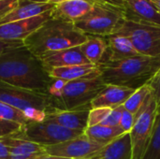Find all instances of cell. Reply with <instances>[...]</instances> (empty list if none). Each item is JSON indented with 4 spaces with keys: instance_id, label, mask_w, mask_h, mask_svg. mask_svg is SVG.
Segmentation results:
<instances>
[{
    "instance_id": "cell-1",
    "label": "cell",
    "mask_w": 160,
    "mask_h": 159,
    "mask_svg": "<svg viewBox=\"0 0 160 159\" xmlns=\"http://www.w3.org/2000/svg\"><path fill=\"white\" fill-rule=\"evenodd\" d=\"M52 81L41 60L24 45L8 49L0 54V82L47 94Z\"/></svg>"
},
{
    "instance_id": "cell-2",
    "label": "cell",
    "mask_w": 160,
    "mask_h": 159,
    "mask_svg": "<svg viewBox=\"0 0 160 159\" xmlns=\"http://www.w3.org/2000/svg\"><path fill=\"white\" fill-rule=\"evenodd\" d=\"M87 39L75 23L52 17L23 40V45L37 57L48 52L81 46Z\"/></svg>"
},
{
    "instance_id": "cell-3",
    "label": "cell",
    "mask_w": 160,
    "mask_h": 159,
    "mask_svg": "<svg viewBox=\"0 0 160 159\" xmlns=\"http://www.w3.org/2000/svg\"><path fill=\"white\" fill-rule=\"evenodd\" d=\"M100 79L105 84L138 89L147 84L160 68L159 56L136 55L98 65Z\"/></svg>"
},
{
    "instance_id": "cell-4",
    "label": "cell",
    "mask_w": 160,
    "mask_h": 159,
    "mask_svg": "<svg viewBox=\"0 0 160 159\" xmlns=\"http://www.w3.org/2000/svg\"><path fill=\"white\" fill-rule=\"evenodd\" d=\"M106 85L100 77L70 82L52 78L47 95L50 99L51 108L66 111L82 108L92 109V100Z\"/></svg>"
},
{
    "instance_id": "cell-5",
    "label": "cell",
    "mask_w": 160,
    "mask_h": 159,
    "mask_svg": "<svg viewBox=\"0 0 160 159\" xmlns=\"http://www.w3.org/2000/svg\"><path fill=\"white\" fill-rule=\"evenodd\" d=\"M125 22L121 7L96 3L91 11L75 25L85 35L108 37L115 34Z\"/></svg>"
},
{
    "instance_id": "cell-6",
    "label": "cell",
    "mask_w": 160,
    "mask_h": 159,
    "mask_svg": "<svg viewBox=\"0 0 160 159\" xmlns=\"http://www.w3.org/2000/svg\"><path fill=\"white\" fill-rule=\"evenodd\" d=\"M0 101L22 111L31 121L45 119L46 111L51 108L47 94L15 87L0 82Z\"/></svg>"
},
{
    "instance_id": "cell-7",
    "label": "cell",
    "mask_w": 160,
    "mask_h": 159,
    "mask_svg": "<svg viewBox=\"0 0 160 159\" xmlns=\"http://www.w3.org/2000/svg\"><path fill=\"white\" fill-rule=\"evenodd\" d=\"M83 133L84 131L71 130L44 119L40 122L32 121L22 126L20 130L11 136L42 146H49L76 139Z\"/></svg>"
},
{
    "instance_id": "cell-8",
    "label": "cell",
    "mask_w": 160,
    "mask_h": 159,
    "mask_svg": "<svg viewBox=\"0 0 160 159\" xmlns=\"http://www.w3.org/2000/svg\"><path fill=\"white\" fill-rule=\"evenodd\" d=\"M159 113L158 106L151 95L135 115L134 126L129 132L132 158L143 159L150 146L155 123Z\"/></svg>"
},
{
    "instance_id": "cell-9",
    "label": "cell",
    "mask_w": 160,
    "mask_h": 159,
    "mask_svg": "<svg viewBox=\"0 0 160 159\" xmlns=\"http://www.w3.org/2000/svg\"><path fill=\"white\" fill-rule=\"evenodd\" d=\"M115 34L128 37L140 55H160V26L126 21Z\"/></svg>"
},
{
    "instance_id": "cell-10",
    "label": "cell",
    "mask_w": 160,
    "mask_h": 159,
    "mask_svg": "<svg viewBox=\"0 0 160 159\" xmlns=\"http://www.w3.org/2000/svg\"><path fill=\"white\" fill-rule=\"evenodd\" d=\"M104 144L89 140L83 135L54 145L44 146L47 155L68 159H90L102 149Z\"/></svg>"
},
{
    "instance_id": "cell-11",
    "label": "cell",
    "mask_w": 160,
    "mask_h": 159,
    "mask_svg": "<svg viewBox=\"0 0 160 159\" xmlns=\"http://www.w3.org/2000/svg\"><path fill=\"white\" fill-rule=\"evenodd\" d=\"M127 22L160 26V13L151 0H125L122 5Z\"/></svg>"
},
{
    "instance_id": "cell-12",
    "label": "cell",
    "mask_w": 160,
    "mask_h": 159,
    "mask_svg": "<svg viewBox=\"0 0 160 159\" xmlns=\"http://www.w3.org/2000/svg\"><path fill=\"white\" fill-rule=\"evenodd\" d=\"M52 10L32 18L1 24L0 40L23 41L27 37H29L32 33L38 29L46 21L52 17Z\"/></svg>"
},
{
    "instance_id": "cell-13",
    "label": "cell",
    "mask_w": 160,
    "mask_h": 159,
    "mask_svg": "<svg viewBox=\"0 0 160 159\" xmlns=\"http://www.w3.org/2000/svg\"><path fill=\"white\" fill-rule=\"evenodd\" d=\"M90 110V108H82L66 111L49 108L45 112V120L53 122L63 127L71 130L84 131L87 128Z\"/></svg>"
},
{
    "instance_id": "cell-14",
    "label": "cell",
    "mask_w": 160,
    "mask_h": 159,
    "mask_svg": "<svg viewBox=\"0 0 160 159\" xmlns=\"http://www.w3.org/2000/svg\"><path fill=\"white\" fill-rule=\"evenodd\" d=\"M39 59L41 60L47 71L56 67L90 64L83 55L80 46L48 52L40 56Z\"/></svg>"
},
{
    "instance_id": "cell-15",
    "label": "cell",
    "mask_w": 160,
    "mask_h": 159,
    "mask_svg": "<svg viewBox=\"0 0 160 159\" xmlns=\"http://www.w3.org/2000/svg\"><path fill=\"white\" fill-rule=\"evenodd\" d=\"M134 91V89L125 86L107 84L106 87L92 100L91 108H109L112 110L123 106Z\"/></svg>"
},
{
    "instance_id": "cell-16",
    "label": "cell",
    "mask_w": 160,
    "mask_h": 159,
    "mask_svg": "<svg viewBox=\"0 0 160 159\" xmlns=\"http://www.w3.org/2000/svg\"><path fill=\"white\" fill-rule=\"evenodd\" d=\"M95 4L90 0H68L54 5L52 14L54 18L75 23L86 16Z\"/></svg>"
},
{
    "instance_id": "cell-17",
    "label": "cell",
    "mask_w": 160,
    "mask_h": 159,
    "mask_svg": "<svg viewBox=\"0 0 160 159\" xmlns=\"http://www.w3.org/2000/svg\"><path fill=\"white\" fill-rule=\"evenodd\" d=\"M8 147V159H40L47 155L44 146L10 136L1 139Z\"/></svg>"
},
{
    "instance_id": "cell-18",
    "label": "cell",
    "mask_w": 160,
    "mask_h": 159,
    "mask_svg": "<svg viewBox=\"0 0 160 159\" xmlns=\"http://www.w3.org/2000/svg\"><path fill=\"white\" fill-rule=\"evenodd\" d=\"M48 73L53 79H60L67 82L80 79H94L100 77V70L98 66L92 64L56 67L49 70Z\"/></svg>"
},
{
    "instance_id": "cell-19",
    "label": "cell",
    "mask_w": 160,
    "mask_h": 159,
    "mask_svg": "<svg viewBox=\"0 0 160 159\" xmlns=\"http://www.w3.org/2000/svg\"><path fill=\"white\" fill-rule=\"evenodd\" d=\"M106 38L108 41V50L101 62L117 61L140 55L128 37L119 34H113L106 37Z\"/></svg>"
},
{
    "instance_id": "cell-20",
    "label": "cell",
    "mask_w": 160,
    "mask_h": 159,
    "mask_svg": "<svg viewBox=\"0 0 160 159\" xmlns=\"http://www.w3.org/2000/svg\"><path fill=\"white\" fill-rule=\"evenodd\" d=\"M53 7L54 5L51 3H38L28 0H19L18 6L0 21V25L19 20L32 18L50 11Z\"/></svg>"
},
{
    "instance_id": "cell-21",
    "label": "cell",
    "mask_w": 160,
    "mask_h": 159,
    "mask_svg": "<svg viewBox=\"0 0 160 159\" xmlns=\"http://www.w3.org/2000/svg\"><path fill=\"white\" fill-rule=\"evenodd\" d=\"M131 141L129 133H126L110 142L90 159H131Z\"/></svg>"
},
{
    "instance_id": "cell-22",
    "label": "cell",
    "mask_w": 160,
    "mask_h": 159,
    "mask_svg": "<svg viewBox=\"0 0 160 159\" xmlns=\"http://www.w3.org/2000/svg\"><path fill=\"white\" fill-rule=\"evenodd\" d=\"M83 55L90 64L98 66L108 50L106 37L87 35V39L80 46Z\"/></svg>"
},
{
    "instance_id": "cell-23",
    "label": "cell",
    "mask_w": 160,
    "mask_h": 159,
    "mask_svg": "<svg viewBox=\"0 0 160 159\" xmlns=\"http://www.w3.org/2000/svg\"><path fill=\"white\" fill-rule=\"evenodd\" d=\"M126 134L119 127H112L103 125L89 127L84 130V135L91 141L107 145L117 138Z\"/></svg>"
},
{
    "instance_id": "cell-24",
    "label": "cell",
    "mask_w": 160,
    "mask_h": 159,
    "mask_svg": "<svg viewBox=\"0 0 160 159\" xmlns=\"http://www.w3.org/2000/svg\"><path fill=\"white\" fill-rule=\"evenodd\" d=\"M151 95V88L149 84H145L134 91V93L128 97V99L124 103L123 107L126 111L136 115L141 108L145 103L148 97Z\"/></svg>"
},
{
    "instance_id": "cell-25",
    "label": "cell",
    "mask_w": 160,
    "mask_h": 159,
    "mask_svg": "<svg viewBox=\"0 0 160 159\" xmlns=\"http://www.w3.org/2000/svg\"><path fill=\"white\" fill-rule=\"evenodd\" d=\"M0 119L14 122L21 126L32 122L22 111L2 101H0Z\"/></svg>"
},
{
    "instance_id": "cell-26",
    "label": "cell",
    "mask_w": 160,
    "mask_h": 159,
    "mask_svg": "<svg viewBox=\"0 0 160 159\" xmlns=\"http://www.w3.org/2000/svg\"><path fill=\"white\" fill-rule=\"evenodd\" d=\"M143 159H160V112L155 123L150 146Z\"/></svg>"
},
{
    "instance_id": "cell-27",
    "label": "cell",
    "mask_w": 160,
    "mask_h": 159,
    "mask_svg": "<svg viewBox=\"0 0 160 159\" xmlns=\"http://www.w3.org/2000/svg\"><path fill=\"white\" fill-rule=\"evenodd\" d=\"M112 109L109 108H94L91 109L88 115V123L87 127L98 126L103 123V121L108 117L111 113Z\"/></svg>"
},
{
    "instance_id": "cell-28",
    "label": "cell",
    "mask_w": 160,
    "mask_h": 159,
    "mask_svg": "<svg viewBox=\"0 0 160 159\" xmlns=\"http://www.w3.org/2000/svg\"><path fill=\"white\" fill-rule=\"evenodd\" d=\"M124 107L120 106L115 109H112L111 113L108 115V117L103 121L101 125L103 126H108V127H119L123 112H124Z\"/></svg>"
},
{
    "instance_id": "cell-29",
    "label": "cell",
    "mask_w": 160,
    "mask_h": 159,
    "mask_svg": "<svg viewBox=\"0 0 160 159\" xmlns=\"http://www.w3.org/2000/svg\"><path fill=\"white\" fill-rule=\"evenodd\" d=\"M21 127L22 126L20 124L0 119V140L14 134L15 132L20 130Z\"/></svg>"
},
{
    "instance_id": "cell-30",
    "label": "cell",
    "mask_w": 160,
    "mask_h": 159,
    "mask_svg": "<svg viewBox=\"0 0 160 159\" xmlns=\"http://www.w3.org/2000/svg\"><path fill=\"white\" fill-rule=\"evenodd\" d=\"M148 84L151 88L152 96L155 98L160 112V68L155 74V76L151 79V81L148 82Z\"/></svg>"
},
{
    "instance_id": "cell-31",
    "label": "cell",
    "mask_w": 160,
    "mask_h": 159,
    "mask_svg": "<svg viewBox=\"0 0 160 159\" xmlns=\"http://www.w3.org/2000/svg\"><path fill=\"white\" fill-rule=\"evenodd\" d=\"M134 123H135V115L124 110V112H123V115L119 124V127L125 133H129L134 126Z\"/></svg>"
},
{
    "instance_id": "cell-32",
    "label": "cell",
    "mask_w": 160,
    "mask_h": 159,
    "mask_svg": "<svg viewBox=\"0 0 160 159\" xmlns=\"http://www.w3.org/2000/svg\"><path fill=\"white\" fill-rule=\"evenodd\" d=\"M19 4V0H0V21L9 14Z\"/></svg>"
},
{
    "instance_id": "cell-33",
    "label": "cell",
    "mask_w": 160,
    "mask_h": 159,
    "mask_svg": "<svg viewBox=\"0 0 160 159\" xmlns=\"http://www.w3.org/2000/svg\"><path fill=\"white\" fill-rule=\"evenodd\" d=\"M23 45V41L20 40H0V54L8 49Z\"/></svg>"
},
{
    "instance_id": "cell-34",
    "label": "cell",
    "mask_w": 160,
    "mask_h": 159,
    "mask_svg": "<svg viewBox=\"0 0 160 159\" xmlns=\"http://www.w3.org/2000/svg\"><path fill=\"white\" fill-rule=\"evenodd\" d=\"M9 158V150L8 147L4 143L2 140H0V159Z\"/></svg>"
},
{
    "instance_id": "cell-35",
    "label": "cell",
    "mask_w": 160,
    "mask_h": 159,
    "mask_svg": "<svg viewBox=\"0 0 160 159\" xmlns=\"http://www.w3.org/2000/svg\"><path fill=\"white\" fill-rule=\"evenodd\" d=\"M90 1L95 2V3L109 4V5H112V6H116V7H122V5L125 2V0H90Z\"/></svg>"
},
{
    "instance_id": "cell-36",
    "label": "cell",
    "mask_w": 160,
    "mask_h": 159,
    "mask_svg": "<svg viewBox=\"0 0 160 159\" xmlns=\"http://www.w3.org/2000/svg\"><path fill=\"white\" fill-rule=\"evenodd\" d=\"M40 159H68V158H64V157H52L50 155H46L43 157H41Z\"/></svg>"
},
{
    "instance_id": "cell-37",
    "label": "cell",
    "mask_w": 160,
    "mask_h": 159,
    "mask_svg": "<svg viewBox=\"0 0 160 159\" xmlns=\"http://www.w3.org/2000/svg\"><path fill=\"white\" fill-rule=\"evenodd\" d=\"M64 1H68V0H47L48 3H51V4H53V5L62 3V2H64Z\"/></svg>"
},
{
    "instance_id": "cell-38",
    "label": "cell",
    "mask_w": 160,
    "mask_h": 159,
    "mask_svg": "<svg viewBox=\"0 0 160 159\" xmlns=\"http://www.w3.org/2000/svg\"><path fill=\"white\" fill-rule=\"evenodd\" d=\"M151 1L155 4V6L157 7V8L158 9L160 13V0H151Z\"/></svg>"
},
{
    "instance_id": "cell-39",
    "label": "cell",
    "mask_w": 160,
    "mask_h": 159,
    "mask_svg": "<svg viewBox=\"0 0 160 159\" xmlns=\"http://www.w3.org/2000/svg\"><path fill=\"white\" fill-rule=\"evenodd\" d=\"M28 1H33V2H38V3H48L47 0H28Z\"/></svg>"
}]
</instances>
